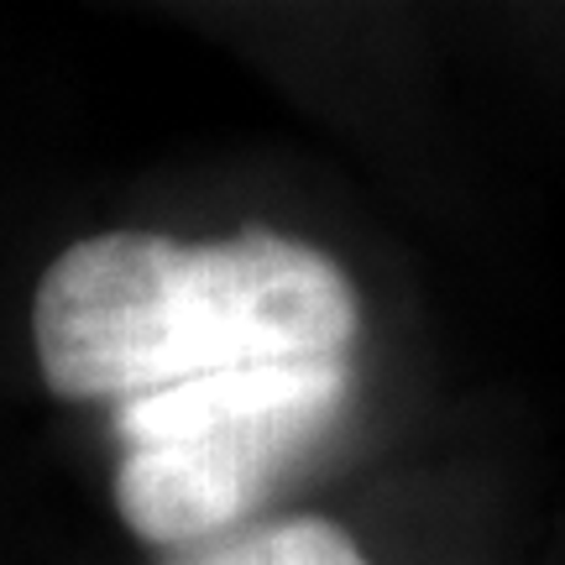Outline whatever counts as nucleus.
Returning a JSON list of instances; mask_svg holds the SVG:
<instances>
[{
  "mask_svg": "<svg viewBox=\"0 0 565 565\" xmlns=\"http://www.w3.org/2000/svg\"><path fill=\"white\" fill-rule=\"evenodd\" d=\"M345 404L351 362L242 366L116 404L121 524L162 555L257 524Z\"/></svg>",
  "mask_w": 565,
  "mask_h": 565,
  "instance_id": "nucleus-2",
  "label": "nucleus"
},
{
  "mask_svg": "<svg viewBox=\"0 0 565 565\" xmlns=\"http://www.w3.org/2000/svg\"><path fill=\"white\" fill-rule=\"evenodd\" d=\"M158 565H372L356 540L330 519L294 513V519H257L225 540L162 555Z\"/></svg>",
  "mask_w": 565,
  "mask_h": 565,
  "instance_id": "nucleus-3",
  "label": "nucleus"
},
{
  "mask_svg": "<svg viewBox=\"0 0 565 565\" xmlns=\"http://www.w3.org/2000/svg\"><path fill=\"white\" fill-rule=\"evenodd\" d=\"M362 299L335 257L278 231L84 236L32 299L38 372L68 404H131L242 366L345 362Z\"/></svg>",
  "mask_w": 565,
  "mask_h": 565,
  "instance_id": "nucleus-1",
  "label": "nucleus"
}]
</instances>
